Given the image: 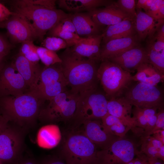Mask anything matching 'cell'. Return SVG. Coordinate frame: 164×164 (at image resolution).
<instances>
[{"instance_id":"6da1fadb","label":"cell","mask_w":164,"mask_h":164,"mask_svg":"<svg viewBox=\"0 0 164 164\" xmlns=\"http://www.w3.org/2000/svg\"><path fill=\"white\" fill-rule=\"evenodd\" d=\"M61 69L70 90L80 94L97 89L99 81L95 61L75 55L68 47L60 57Z\"/></svg>"},{"instance_id":"7a4b0ae2","label":"cell","mask_w":164,"mask_h":164,"mask_svg":"<svg viewBox=\"0 0 164 164\" xmlns=\"http://www.w3.org/2000/svg\"><path fill=\"white\" fill-rule=\"evenodd\" d=\"M10 5L13 13L21 16L31 25L42 41L47 32L70 14L56 9L46 7L47 0H16Z\"/></svg>"},{"instance_id":"3957f363","label":"cell","mask_w":164,"mask_h":164,"mask_svg":"<svg viewBox=\"0 0 164 164\" xmlns=\"http://www.w3.org/2000/svg\"><path fill=\"white\" fill-rule=\"evenodd\" d=\"M44 101L28 91L17 96L1 97V114L20 126L28 124L38 116Z\"/></svg>"},{"instance_id":"277c9868","label":"cell","mask_w":164,"mask_h":164,"mask_svg":"<svg viewBox=\"0 0 164 164\" xmlns=\"http://www.w3.org/2000/svg\"><path fill=\"white\" fill-rule=\"evenodd\" d=\"M101 62L97 76L106 97L109 99L121 97L132 81V76L109 60Z\"/></svg>"},{"instance_id":"5b68a950","label":"cell","mask_w":164,"mask_h":164,"mask_svg":"<svg viewBox=\"0 0 164 164\" xmlns=\"http://www.w3.org/2000/svg\"><path fill=\"white\" fill-rule=\"evenodd\" d=\"M96 146L84 133L70 135L61 151L67 164H97Z\"/></svg>"},{"instance_id":"8992f818","label":"cell","mask_w":164,"mask_h":164,"mask_svg":"<svg viewBox=\"0 0 164 164\" xmlns=\"http://www.w3.org/2000/svg\"><path fill=\"white\" fill-rule=\"evenodd\" d=\"M68 86L60 63L41 70L34 84L29 90L43 101H49L67 90Z\"/></svg>"},{"instance_id":"52a82bcc","label":"cell","mask_w":164,"mask_h":164,"mask_svg":"<svg viewBox=\"0 0 164 164\" xmlns=\"http://www.w3.org/2000/svg\"><path fill=\"white\" fill-rule=\"evenodd\" d=\"M79 95V94L70 90L60 93L49 101L47 105L41 108L39 118L48 123L73 120Z\"/></svg>"},{"instance_id":"ba28073f","label":"cell","mask_w":164,"mask_h":164,"mask_svg":"<svg viewBox=\"0 0 164 164\" xmlns=\"http://www.w3.org/2000/svg\"><path fill=\"white\" fill-rule=\"evenodd\" d=\"M108 101L105 94L97 89L79 94L73 120L82 124L87 120L101 119L108 113Z\"/></svg>"},{"instance_id":"9c48e42d","label":"cell","mask_w":164,"mask_h":164,"mask_svg":"<svg viewBox=\"0 0 164 164\" xmlns=\"http://www.w3.org/2000/svg\"><path fill=\"white\" fill-rule=\"evenodd\" d=\"M131 105L141 108H163V96L157 86L138 82L128 87L123 96Z\"/></svg>"},{"instance_id":"30bf717a","label":"cell","mask_w":164,"mask_h":164,"mask_svg":"<svg viewBox=\"0 0 164 164\" xmlns=\"http://www.w3.org/2000/svg\"><path fill=\"white\" fill-rule=\"evenodd\" d=\"M138 152L132 142L120 138L107 148L97 151V164H126Z\"/></svg>"},{"instance_id":"8fae6325","label":"cell","mask_w":164,"mask_h":164,"mask_svg":"<svg viewBox=\"0 0 164 164\" xmlns=\"http://www.w3.org/2000/svg\"><path fill=\"white\" fill-rule=\"evenodd\" d=\"M23 142L21 130L9 125L0 134V162H10L18 159Z\"/></svg>"},{"instance_id":"7c38bea8","label":"cell","mask_w":164,"mask_h":164,"mask_svg":"<svg viewBox=\"0 0 164 164\" xmlns=\"http://www.w3.org/2000/svg\"><path fill=\"white\" fill-rule=\"evenodd\" d=\"M29 88L24 80L13 64L0 69V97L17 96Z\"/></svg>"},{"instance_id":"4fadbf2b","label":"cell","mask_w":164,"mask_h":164,"mask_svg":"<svg viewBox=\"0 0 164 164\" xmlns=\"http://www.w3.org/2000/svg\"><path fill=\"white\" fill-rule=\"evenodd\" d=\"M4 28L11 41L15 43L38 38L35 30L30 23L23 17L14 14L4 22Z\"/></svg>"},{"instance_id":"5bb4252c","label":"cell","mask_w":164,"mask_h":164,"mask_svg":"<svg viewBox=\"0 0 164 164\" xmlns=\"http://www.w3.org/2000/svg\"><path fill=\"white\" fill-rule=\"evenodd\" d=\"M132 106L123 96L112 98L108 101V113L119 119L136 136H141L143 131L138 128L132 116Z\"/></svg>"},{"instance_id":"9a60e30c","label":"cell","mask_w":164,"mask_h":164,"mask_svg":"<svg viewBox=\"0 0 164 164\" xmlns=\"http://www.w3.org/2000/svg\"><path fill=\"white\" fill-rule=\"evenodd\" d=\"M84 125V134L96 146L101 149L107 148L114 141L120 138L108 132L101 121L99 119L86 121Z\"/></svg>"},{"instance_id":"2e32d148","label":"cell","mask_w":164,"mask_h":164,"mask_svg":"<svg viewBox=\"0 0 164 164\" xmlns=\"http://www.w3.org/2000/svg\"><path fill=\"white\" fill-rule=\"evenodd\" d=\"M108 60L117 64L130 73L136 70L141 64L149 63L145 49L140 44Z\"/></svg>"},{"instance_id":"e0dca14e","label":"cell","mask_w":164,"mask_h":164,"mask_svg":"<svg viewBox=\"0 0 164 164\" xmlns=\"http://www.w3.org/2000/svg\"><path fill=\"white\" fill-rule=\"evenodd\" d=\"M87 12L100 29L102 26L113 25L127 18H131L121 10L114 1L104 8H96Z\"/></svg>"},{"instance_id":"ac0fdd59","label":"cell","mask_w":164,"mask_h":164,"mask_svg":"<svg viewBox=\"0 0 164 164\" xmlns=\"http://www.w3.org/2000/svg\"><path fill=\"white\" fill-rule=\"evenodd\" d=\"M137 34L110 40L100 48L99 61L116 57L140 44Z\"/></svg>"},{"instance_id":"d6986e66","label":"cell","mask_w":164,"mask_h":164,"mask_svg":"<svg viewBox=\"0 0 164 164\" xmlns=\"http://www.w3.org/2000/svg\"><path fill=\"white\" fill-rule=\"evenodd\" d=\"M102 35L82 38L74 46L70 47L71 51L78 56L99 61L100 44Z\"/></svg>"},{"instance_id":"ffe728a7","label":"cell","mask_w":164,"mask_h":164,"mask_svg":"<svg viewBox=\"0 0 164 164\" xmlns=\"http://www.w3.org/2000/svg\"><path fill=\"white\" fill-rule=\"evenodd\" d=\"M137 15L135 19V29L139 42L154 35L158 28L164 23V20H158L149 16L141 9H136Z\"/></svg>"},{"instance_id":"44dd1931","label":"cell","mask_w":164,"mask_h":164,"mask_svg":"<svg viewBox=\"0 0 164 164\" xmlns=\"http://www.w3.org/2000/svg\"><path fill=\"white\" fill-rule=\"evenodd\" d=\"M103 45L109 41L137 34L135 20L128 18L114 24L107 26L102 33Z\"/></svg>"},{"instance_id":"7402d4cb","label":"cell","mask_w":164,"mask_h":164,"mask_svg":"<svg viewBox=\"0 0 164 164\" xmlns=\"http://www.w3.org/2000/svg\"><path fill=\"white\" fill-rule=\"evenodd\" d=\"M70 17L77 34L80 37L85 38L101 34V29L94 22L87 12L70 14Z\"/></svg>"},{"instance_id":"603a6c76","label":"cell","mask_w":164,"mask_h":164,"mask_svg":"<svg viewBox=\"0 0 164 164\" xmlns=\"http://www.w3.org/2000/svg\"><path fill=\"white\" fill-rule=\"evenodd\" d=\"M12 63L22 76L29 89L34 84L41 70L37 63H33L19 53Z\"/></svg>"},{"instance_id":"cb8c5ba5","label":"cell","mask_w":164,"mask_h":164,"mask_svg":"<svg viewBox=\"0 0 164 164\" xmlns=\"http://www.w3.org/2000/svg\"><path fill=\"white\" fill-rule=\"evenodd\" d=\"M157 110L156 108H141L137 107L132 109V116L137 127L144 131L141 137L146 136L153 128L157 120Z\"/></svg>"},{"instance_id":"d4e9b609","label":"cell","mask_w":164,"mask_h":164,"mask_svg":"<svg viewBox=\"0 0 164 164\" xmlns=\"http://www.w3.org/2000/svg\"><path fill=\"white\" fill-rule=\"evenodd\" d=\"M61 139V134L59 126L49 124L42 127L38 131L36 142L40 147L50 149L56 146Z\"/></svg>"},{"instance_id":"484cf974","label":"cell","mask_w":164,"mask_h":164,"mask_svg":"<svg viewBox=\"0 0 164 164\" xmlns=\"http://www.w3.org/2000/svg\"><path fill=\"white\" fill-rule=\"evenodd\" d=\"M113 1L108 0H60L57 1L59 7L68 11L79 13L88 12L98 7H105Z\"/></svg>"},{"instance_id":"4316f807","label":"cell","mask_w":164,"mask_h":164,"mask_svg":"<svg viewBox=\"0 0 164 164\" xmlns=\"http://www.w3.org/2000/svg\"><path fill=\"white\" fill-rule=\"evenodd\" d=\"M137 73L132 76V81L157 86L164 80V75L151 64L145 63L140 65L137 69Z\"/></svg>"},{"instance_id":"83f0119b","label":"cell","mask_w":164,"mask_h":164,"mask_svg":"<svg viewBox=\"0 0 164 164\" xmlns=\"http://www.w3.org/2000/svg\"><path fill=\"white\" fill-rule=\"evenodd\" d=\"M141 151L149 158L164 160V144L152 136L141 138Z\"/></svg>"},{"instance_id":"f1b7e54d","label":"cell","mask_w":164,"mask_h":164,"mask_svg":"<svg viewBox=\"0 0 164 164\" xmlns=\"http://www.w3.org/2000/svg\"><path fill=\"white\" fill-rule=\"evenodd\" d=\"M101 120L105 130L114 136L123 138L127 132L130 130L119 119L108 113Z\"/></svg>"},{"instance_id":"f546056e","label":"cell","mask_w":164,"mask_h":164,"mask_svg":"<svg viewBox=\"0 0 164 164\" xmlns=\"http://www.w3.org/2000/svg\"><path fill=\"white\" fill-rule=\"evenodd\" d=\"M145 49L149 63L164 75V51L161 52L156 51L148 42Z\"/></svg>"},{"instance_id":"4dcf8cb0","label":"cell","mask_w":164,"mask_h":164,"mask_svg":"<svg viewBox=\"0 0 164 164\" xmlns=\"http://www.w3.org/2000/svg\"><path fill=\"white\" fill-rule=\"evenodd\" d=\"M47 32L49 36L58 37L64 40L68 47L74 46L82 38L77 33L67 30H56L51 29Z\"/></svg>"},{"instance_id":"1f68e13d","label":"cell","mask_w":164,"mask_h":164,"mask_svg":"<svg viewBox=\"0 0 164 164\" xmlns=\"http://www.w3.org/2000/svg\"><path fill=\"white\" fill-rule=\"evenodd\" d=\"M37 53L40 60L46 67H49L62 62L60 57L55 52L42 46H37Z\"/></svg>"},{"instance_id":"d6a6232c","label":"cell","mask_w":164,"mask_h":164,"mask_svg":"<svg viewBox=\"0 0 164 164\" xmlns=\"http://www.w3.org/2000/svg\"><path fill=\"white\" fill-rule=\"evenodd\" d=\"M33 41H27L22 42L19 53L29 61L36 64L40 60L37 53V46Z\"/></svg>"},{"instance_id":"836d02e7","label":"cell","mask_w":164,"mask_h":164,"mask_svg":"<svg viewBox=\"0 0 164 164\" xmlns=\"http://www.w3.org/2000/svg\"><path fill=\"white\" fill-rule=\"evenodd\" d=\"M41 45L42 47L54 52L68 48L64 40L54 36L47 37L42 41Z\"/></svg>"},{"instance_id":"e575fe53","label":"cell","mask_w":164,"mask_h":164,"mask_svg":"<svg viewBox=\"0 0 164 164\" xmlns=\"http://www.w3.org/2000/svg\"><path fill=\"white\" fill-rule=\"evenodd\" d=\"M146 13L158 20L164 19V0H155Z\"/></svg>"},{"instance_id":"d590c367","label":"cell","mask_w":164,"mask_h":164,"mask_svg":"<svg viewBox=\"0 0 164 164\" xmlns=\"http://www.w3.org/2000/svg\"><path fill=\"white\" fill-rule=\"evenodd\" d=\"M136 2L135 0H118L116 3L121 10L135 20L137 15Z\"/></svg>"},{"instance_id":"8d00e7d4","label":"cell","mask_w":164,"mask_h":164,"mask_svg":"<svg viewBox=\"0 0 164 164\" xmlns=\"http://www.w3.org/2000/svg\"><path fill=\"white\" fill-rule=\"evenodd\" d=\"M157 113V120L152 129L144 137L151 135L155 131L159 130H164V111L163 108L159 109ZM143 138V137H141Z\"/></svg>"},{"instance_id":"74e56055","label":"cell","mask_w":164,"mask_h":164,"mask_svg":"<svg viewBox=\"0 0 164 164\" xmlns=\"http://www.w3.org/2000/svg\"><path fill=\"white\" fill-rule=\"evenodd\" d=\"M147 42L156 51L161 52L164 51V38H157L153 36Z\"/></svg>"},{"instance_id":"f35d334b","label":"cell","mask_w":164,"mask_h":164,"mask_svg":"<svg viewBox=\"0 0 164 164\" xmlns=\"http://www.w3.org/2000/svg\"><path fill=\"white\" fill-rule=\"evenodd\" d=\"M12 48V45L5 38L0 34V53L5 56Z\"/></svg>"},{"instance_id":"ab89813d","label":"cell","mask_w":164,"mask_h":164,"mask_svg":"<svg viewBox=\"0 0 164 164\" xmlns=\"http://www.w3.org/2000/svg\"><path fill=\"white\" fill-rule=\"evenodd\" d=\"M12 14V12L10 10L0 3V22L7 20Z\"/></svg>"},{"instance_id":"60d3db41","label":"cell","mask_w":164,"mask_h":164,"mask_svg":"<svg viewBox=\"0 0 164 164\" xmlns=\"http://www.w3.org/2000/svg\"><path fill=\"white\" fill-rule=\"evenodd\" d=\"M155 0H138L136 4V9H143L146 12L148 10Z\"/></svg>"},{"instance_id":"b9f144b4","label":"cell","mask_w":164,"mask_h":164,"mask_svg":"<svg viewBox=\"0 0 164 164\" xmlns=\"http://www.w3.org/2000/svg\"><path fill=\"white\" fill-rule=\"evenodd\" d=\"M137 157L133 159L134 164H149V158L144 154L138 151Z\"/></svg>"},{"instance_id":"7bdbcfd3","label":"cell","mask_w":164,"mask_h":164,"mask_svg":"<svg viewBox=\"0 0 164 164\" xmlns=\"http://www.w3.org/2000/svg\"><path fill=\"white\" fill-rule=\"evenodd\" d=\"M9 120L5 116L0 114V134L8 126Z\"/></svg>"},{"instance_id":"ee69618b","label":"cell","mask_w":164,"mask_h":164,"mask_svg":"<svg viewBox=\"0 0 164 164\" xmlns=\"http://www.w3.org/2000/svg\"><path fill=\"white\" fill-rule=\"evenodd\" d=\"M152 136L164 144V130H159L154 132Z\"/></svg>"},{"instance_id":"f6af8a7d","label":"cell","mask_w":164,"mask_h":164,"mask_svg":"<svg viewBox=\"0 0 164 164\" xmlns=\"http://www.w3.org/2000/svg\"><path fill=\"white\" fill-rule=\"evenodd\" d=\"M40 164H67L62 159L51 158L47 160Z\"/></svg>"},{"instance_id":"bcb514c9","label":"cell","mask_w":164,"mask_h":164,"mask_svg":"<svg viewBox=\"0 0 164 164\" xmlns=\"http://www.w3.org/2000/svg\"><path fill=\"white\" fill-rule=\"evenodd\" d=\"M15 164H40L34 159L30 158L18 159Z\"/></svg>"},{"instance_id":"7dc6e473","label":"cell","mask_w":164,"mask_h":164,"mask_svg":"<svg viewBox=\"0 0 164 164\" xmlns=\"http://www.w3.org/2000/svg\"><path fill=\"white\" fill-rule=\"evenodd\" d=\"M153 36L157 38H164V23L158 28Z\"/></svg>"},{"instance_id":"c3c4849f","label":"cell","mask_w":164,"mask_h":164,"mask_svg":"<svg viewBox=\"0 0 164 164\" xmlns=\"http://www.w3.org/2000/svg\"><path fill=\"white\" fill-rule=\"evenodd\" d=\"M149 164H164L163 161L159 159L149 158Z\"/></svg>"},{"instance_id":"681fc988","label":"cell","mask_w":164,"mask_h":164,"mask_svg":"<svg viewBox=\"0 0 164 164\" xmlns=\"http://www.w3.org/2000/svg\"><path fill=\"white\" fill-rule=\"evenodd\" d=\"M5 56L0 53V63Z\"/></svg>"},{"instance_id":"f907efd6","label":"cell","mask_w":164,"mask_h":164,"mask_svg":"<svg viewBox=\"0 0 164 164\" xmlns=\"http://www.w3.org/2000/svg\"><path fill=\"white\" fill-rule=\"evenodd\" d=\"M0 28H4V22H0Z\"/></svg>"},{"instance_id":"816d5d0a","label":"cell","mask_w":164,"mask_h":164,"mask_svg":"<svg viewBox=\"0 0 164 164\" xmlns=\"http://www.w3.org/2000/svg\"><path fill=\"white\" fill-rule=\"evenodd\" d=\"M126 164H134L133 159Z\"/></svg>"}]
</instances>
